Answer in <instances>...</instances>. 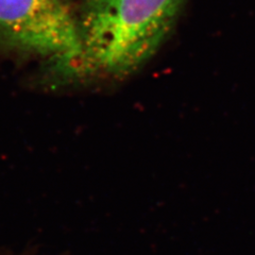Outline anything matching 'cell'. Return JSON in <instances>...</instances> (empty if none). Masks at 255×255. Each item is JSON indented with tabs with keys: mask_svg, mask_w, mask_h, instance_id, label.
I'll return each instance as SVG.
<instances>
[{
	"mask_svg": "<svg viewBox=\"0 0 255 255\" xmlns=\"http://www.w3.org/2000/svg\"><path fill=\"white\" fill-rule=\"evenodd\" d=\"M186 0H84L77 16L81 53L74 74L126 77L168 36Z\"/></svg>",
	"mask_w": 255,
	"mask_h": 255,
	"instance_id": "obj_1",
	"label": "cell"
},
{
	"mask_svg": "<svg viewBox=\"0 0 255 255\" xmlns=\"http://www.w3.org/2000/svg\"><path fill=\"white\" fill-rule=\"evenodd\" d=\"M0 52L39 57L74 73L81 47L70 0H0Z\"/></svg>",
	"mask_w": 255,
	"mask_h": 255,
	"instance_id": "obj_2",
	"label": "cell"
}]
</instances>
